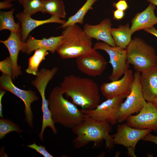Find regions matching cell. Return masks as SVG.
<instances>
[{
    "instance_id": "3",
    "label": "cell",
    "mask_w": 157,
    "mask_h": 157,
    "mask_svg": "<svg viewBox=\"0 0 157 157\" xmlns=\"http://www.w3.org/2000/svg\"><path fill=\"white\" fill-rule=\"evenodd\" d=\"M64 94L60 86L54 88L47 99L49 108L55 124L72 129L84 119L85 115L76 105L65 99Z\"/></svg>"
},
{
    "instance_id": "6",
    "label": "cell",
    "mask_w": 157,
    "mask_h": 157,
    "mask_svg": "<svg viewBox=\"0 0 157 157\" xmlns=\"http://www.w3.org/2000/svg\"><path fill=\"white\" fill-rule=\"evenodd\" d=\"M58 70V68L56 67H54L51 69L42 68L38 72L35 79L31 82L32 85L39 92L42 99L43 117L41 129L39 134V138L41 141L44 140V132L47 127H50L54 134L57 133L49 108L48 100L46 98L45 92L49 83L53 78Z\"/></svg>"
},
{
    "instance_id": "40",
    "label": "cell",
    "mask_w": 157,
    "mask_h": 157,
    "mask_svg": "<svg viewBox=\"0 0 157 157\" xmlns=\"http://www.w3.org/2000/svg\"><path fill=\"white\" fill-rule=\"evenodd\" d=\"M117 0L119 1V0ZM125 0V1H127L128 0Z\"/></svg>"
},
{
    "instance_id": "30",
    "label": "cell",
    "mask_w": 157,
    "mask_h": 157,
    "mask_svg": "<svg viewBox=\"0 0 157 157\" xmlns=\"http://www.w3.org/2000/svg\"><path fill=\"white\" fill-rule=\"evenodd\" d=\"M113 6L116 9L124 11L129 7L128 4L126 1L124 0H120L117 2H113Z\"/></svg>"
},
{
    "instance_id": "29",
    "label": "cell",
    "mask_w": 157,
    "mask_h": 157,
    "mask_svg": "<svg viewBox=\"0 0 157 157\" xmlns=\"http://www.w3.org/2000/svg\"><path fill=\"white\" fill-rule=\"evenodd\" d=\"M27 147L35 150L37 152L42 155L44 157H53L46 150L44 146H42L40 145L38 146L35 142H33L32 144L27 145Z\"/></svg>"
},
{
    "instance_id": "2",
    "label": "cell",
    "mask_w": 157,
    "mask_h": 157,
    "mask_svg": "<svg viewBox=\"0 0 157 157\" xmlns=\"http://www.w3.org/2000/svg\"><path fill=\"white\" fill-rule=\"evenodd\" d=\"M72 130L76 135L72 141L76 148L83 147L91 142L97 147L104 140L107 148L110 149L113 147V137L110 134L112 128L108 122L97 120L85 115L84 119Z\"/></svg>"
},
{
    "instance_id": "13",
    "label": "cell",
    "mask_w": 157,
    "mask_h": 157,
    "mask_svg": "<svg viewBox=\"0 0 157 157\" xmlns=\"http://www.w3.org/2000/svg\"><path fill=\"white\" fill-rule=\"evenodd\" d=\"M134 79L132 70L128 69L121 79L103 83L100 91L106 99L114 98L124 99L130 94Z\"/></svg>"
},
{
    "instance_id": "35",
    "label": "cell",
    "mask_w": 157,
    "mask_h": 157,
    "mask_svg": "<svg viewBox=\"0 0 157 157\" xmlns=\"http://www.w3.org/2000/svg\"><path fill=\"white\" fill-rule=\"evenodd\" d=\"M145 31L151 34H152L157 38V30L154 26L149 29L144 30Z\"/></svg>"
},
{
    "instance_id": "11",
    "label": "cell",
    "mask_w": 157,
    "mask_h": 157,
    "mask_svg": "<svg viewBox=\"0 0 157 157\" xmlns=\"http://www.w3.org/2000/svg\"><path fill=\"white\" fill-rule=\"evenodd\" d=\"M152 131L133 128L126 123L120 124L117 126L116 133L112 135L113 142L124 146L128 149L129 152L134 153L138 142Z\"/></svg>"
},
{
    "instance_id": "19",
    "label": "cell",
    "mask_w": 157,
    "mask_h": 157,
    "mask_svg": "<svg viewBox=\"0 0 157 157\" xmlns=\"http://www.w3.org/2000/svg\"><path fill=\"white\" fill-rule=\"evenodd\" d=\"M155 6L150 3L144 10L135 15L131 21L130 27L133 34L137 31L151 28L157 24V17L154 14Z\"/></svg>"
},
{
    "instance_id": "23",
    "label": "cell",
    "mask_w": 157,
    "mask_h": 157,
    "mask_svg": "<svg viewBox=\"0 0 157 157\" xmlns=\"http://www.w3.org/2000/svg\"><path fill=\"white\" fill-rule=\"evenodd\" d=\"M98 0H87L85 3L74 15L70 16L63 24L57 28H65L67 26L77 24H83L84 19L88 11L93 8L94 3Z\"/></svg>"
},
{
    "instance_id": "36",
    "label": "cell",
    "mask_w": 157,
    "mask_h": 157,
    "mask_svg": "<svg viewBox=\"0 0 157 157\" xmlns=\"http://www.w3.org/2000/svg\"><path fill=\"white\" fill-rule=\"evenodd\" d=\"M151 102L152 104L157 108V98L155 99L150 101H149Z\"/></svg>"
},
{
    "instance_id": "10",
    "label": "cell",
    "mask_w": 157,
    "mask_h": 157,
    "mask_svg": "<svg viewBox=\"0 0 157 157\" xmlns=\"http://www.w3.org/2000/svg\"><path fill=\"white\" fill-rule=\"evenodd\" d=\"M123 101V99L117 98L107 99L93 110H81L88 116L115 125L117 122L120 106Z\"/></svg>"
},
{
    "instance_id": "14",
    "label": "cell",
    "mask_w": 157,
    "mask_h": 157,
    "mask_svg": "<svg viewBox=\"0 0 157 157\" xmlns=\"http://www.w3.org/2000/svg\"><path fill=\"white\" fill-rule=\"evenodd\" d=\"M139 112L136 115L128 117L126 124L133 128L157 132V108L151 102L146 101Z\"/></svg>"
},
{
    "instance_id": "8",
    "label": "cell",
    "mask_w": 157,
    "mask_h": 157,
    "mask_svg": "<svg viewBox=\"0 0 157 157\" xmlns=\"http://www.w3.org/2000/svg\"><path fill=\"white\" fill-rule=\"evenodd\" d=\"M93 48L104 51L108 55L110 59L108 63L113 68L112 73L109 77L111 81L119 79L129 69V64L127 60L125 49L111 46L103 42L96 43Z\"/></svg>"
},
{
    "instance_id": "1",
    "label": "cell",
    "mask_w": 157,
    "mask_h": 157,
    "mask_svg": "<svg viewBox=\"0 0 157 157\" xmlns=\"http://www.w3.org/2000/svg\"><path fill=\"white\" fill-rule=\"evenodd\" d=\"M60 86L64 94L82 109L93 110L99 104L100 89L92 79L71 74L64 77Z\"/></svg>"
},
{
    "instance_id": "16",
    "label": "cell",
    "mask_w": 157,
    "mask_h": 157,
    "mask_svg": "<svg viewBox=\"0 0 157 157\" xmlns=\"http://www.w3.org/2000/svg\"><path fill=\"white\" fill-rule=\"evenodd\" d=\"M7 48L10 54L13 64L12 78L14 79L22 74L21 67L17 63L18 54L22 51L24 42L22 39L21 33L11 32L8 38L5 40H0Z\"/></svg>"
},
{
    "instance_id": "32",
    "label": "cell",
    "mask_w": 157,
    "mask_h": 157,
    "mask_svg": "<svg viewBox=\"0 0 157 157\" xmlns=\"http://www.w3.org/2000/svg\"><path fill=\"white\" fill-rule=\"evenodd\" d=\"M142 140L153 142L157 145V136L154 135L150 133L145 136Z\"/></svg>"
},
{
    "instance_id": "21",
    "label": "cell",
    "mask_w": 157,
    "mask_h": 157,
    "mask_svg": "<svg viewBox=\"0 0 157 157\" xmlns=\"http://www.w3.org/2000/svg\"><path fill=\"white\" fill-rule=\"evenodd\" d=\"M110 32L117 47L125 49L132 40L131 36L133 34L128 23L121 25L117 28L112 27Z\"/></svg>"
},
{
    "instance_id": "17",
    "label": "cell",
    "mask_w": 157,
    "mask_h": 157,
    "mask_svg": "<svg viewBox=\"0 0 157 157\" xmlns=\"http://www.w3.org/2000/svg\"><path fill=\"white\" fill-rule=\"evenodd\" d=\"M16 16L21 23L22 39L24 42L27 40L30 33L40 25L49 23H56L62 25L66 21L56 16H51L50 18L43 20L35 19L23 12L17 13Z\"/></svg>"
},
{
    "instance_id": "26",
    "label": "cell",
    "mask_w": 157,
    "mask_h": 157,
    "mask_svg": "<svg viewBox=\"0 0 157 157\" xmlns=\"http://www.w3.org/2000/svg\"><path fill=\"white\" fill-rule=\"evenodd\" d=\"M13 131L20 133L23 132L17 124L10 119L3 117L0 119V139H3L6 135Z\"/></svg>"
},
{
    "instance_id": "15",
    "label": "cell",
    "mask_w": 157,
    "mask_h": 157,
    "mask_svg": "<svg viewBox=\"0 0 157 157\" xmlns=\"http://www.w3.org/2000/svg\"><path fill=\"white\" fill-rule=\"evenodd\" d=\"M112 26L111 20L106 18L97 25L86 24L84 26L83 30L91 38L101 41L111 46L115 47V42L110 32Z\"/></svg>"
},
{
    "instance_id": "27",
    "label": "cell",
    "mask_w": 157,
    "mask_h": 157,
    "mask_svg": "<svg viewBox=\"0 0 157 157\" xmlns=\"http://www.w3.org/2000/svg\"><path fill=\"white\" fill-rule=\"evenodd\" d=\"M22 6L23 12L31 16L38 12L40 11L42 12L43 10L42 0H29Z\"/></svg>"
},
{
    "instance_id": "9",
    "label": "cell",
    "mask_w": 157,
    "mask_h": 157,
    "mask_svg": "<svg viewBox=\"0 0 157 157\" xmlns=\"http://www.w3.org/2000/svg\"><path fill=\"white\" fill-rule=\"evenodd\" d=\"M0 86L1 89L11 93L23 101L25 105V120L32 128L33 115L31 105L33 102L38 100L35 92L31 90H26L19 88L14 84L11 77L3 74L0 77Z\"/></svg>"
},
{
    "instance_id": "24",
    "label": "cell",
    "mask_w": 157,
    "mask_h": 157,
    "mask_svg": "<svg viewBox=\"0 0 157 157\" xmlns=\"http://www.w3.org/2000/svg\"><path fill=\"white\" fill-rule=\"evenodd\" d=\"M15 9L12 8L7 12L0 13V30H7L11 32L21 33V28L19 23L14 21L13 13Z\"/></svg>"
},
{
    "instance_id": "7",
    "label": "cell",
    "mask_w": 157,
    "mask_h": 157,
    "mask_svg": "<svg viewBox=\"0 0 157 157\" xmlns=\"http://www.w3.org/2000/svg\"><path fill=\"white\" fill-rule=\"evenodd\" d=\"M140 73L136 72L131 92L121 104L117 122H122L132 114L139 112L146 101L143 96L140 84Z\"/></svg>"
},
{
    "instance_id": "12",
    "label": "cell",
    "mask_w": 157,
    "mask_h": 157,
    "mask_svg": "<svg viewBox=\"0 0 157 157\" xmlns=\"http://www.w3.org/2000/svg\"><path fill=\"white\" fill-rule=\"evenodd\" d=\"M76 63L80 71L93 77L101 75L107 65L104 57L93 48L90 52L76 58Z\"/></svg>"
},
{
    "instance_id": "37",
    "label": "cell",
    "mask_w": 157,
    "mask_h": 157,
    "mask_svg": "<svg viewBox=\"0 0 157 157\" xmlns=\"http://www.w3.org/2000/svg\"><path fill=\"white\" fill-rule=\"evenodd\" d=\"M147 1L151 3L155 6H157V0H146Z\"/></svg>"
},
{
    "instance_id": "5",
    "label": "cell",
    "mask_w": 157,
    "mask_h": 157,
    "mask_svg": "<svg viewBox=\"0 0 157 157\" xmlns=\"http://www.w3.org/2000/svg\"><path fill=\"white\" fill-rule=\"evenodd\" d=\"M125 50L127 60L136 72L140 73L157 65V56L154 48L142 39H132Z\"/></svg>"
},
{
    "instance_id": "34",
    "label": "cell",
    "mask_w": 157,
    "mask_h": 157,
    "mask_svg": "<svg viewBox=\"0 0 157 157\" xmlns=\"http://www.w3.org/2000/svg\"><path fill=\"white\" fill-rule=\"evenodd\" d=\"M6 93V91L2 89L0 91V117H3L2 115V98Z\"/></svg>"
},
{
    "instance_id": "31",
    "label": "cell",
    "mask_w": 157,
    "mask_h": 157,
    "mask_svg": "<svg viewBox=\"0 0 157 157\" xmlns=\"http://www.w3.org/2000/svg\"><path fill=\"white\" fill-rule=\"evenodd\" d=\"M113 18L114 19L119 20L122 19L125 15L124 12L116 9L113 11Z\"/></svg>"
},
{
    "instance_id": "18",
    "label": "cell",
    "mask_w": 157,
    "mask_h": 157,
    "mask_svg": "<svg viewBox=\"0 0 157 157\" xmlns=\"http://www.w3.org/2000/svg\"><path fill=\"white\" fill-rule=\"evenodd\" d=\"M62 38L61 35L58 36H51L48 38H43L42 39H37L31 35H29L24 43L22 52L30 54L37 49L44 48L53 53L56 52Z\"/></svg>"
},
{
    "instance_id": "33",
    "label": "cell",
    "mask_w": 157,
    "mask_h": 157,
    "mask_svg": "<svg viewBox=\"0 0 157 157\" xmlns=\"http://www.w3.org/2000/svg\"><path fill=\"white\" fill-rule=\"evenodd\" d=\"M11 0H5L0 2V9H8L13 6Z\"/></svg>"
},
{
    "instance_id": "38",
    "label": "cell",
    "mask_w": 157,
    "mask_h": 157,
    "mask_svg": "<svg viewBox=\"0 0 157 157\" xmlns=\"http://www.w3.org/2000/svg\"><path fill=\"white\" fill-rule=\"evenodd\" d=\"M28 0H17L19 3L22 5Z\"/></svg>"
},
{
    "instance_id": "28",
    "label": "cell",
    "mask_w": 157,
    "mask_h": 157,
    "mask_svg": "<svg viewBox=\"0 0 157 157\" xmlns=\"http://www.w3.org/2000/svg\"><path fill=\"white\" fill-rule=\"evenodd\" d=\"M13 70L12 61L10 56L0 62V70L2 74L12 78Z\"/></svg>"
},
{
    "instance_id": "4",
    "label": "cell",
    "mask_w": 157,
    "mask_h": 157,
    "mask_svg": "<svg viewBox=\"0 0 157 157\" xmlns=\"http://www.w3.org/2000/svg\"><path fill=\"white\" fill-rule=\"evenodd\" d=\"M61 35L56 52L62 59L76 58L93 49L92 39L77 24L66 27Z\"/></svg>"
},
{
    "instance_id": "22",
    "label": "cell",
    "mask_w": 157,
    "mask_h": 157,
    "mask_svg": "<svg viewBox=\"0 0 157 157\" xmlns=\"http://www.w3.org/2000/svg\"><path fill=\"white\" fill-rule=\"evenodd\" d=\"M43 7L42 13H47L51 16L60 18L66 17V12L63 0H42Z\"/></svg>"
},
{
    "instance_id": "20",
    "label": "cell",
    "mask_w": 157,
    "mask_h": 157,
    "mask_svg": "<svg viewBox=\"0 0 157 157\" xmlns=\"http://www.w3.org/2000/svg\"><path fill=\"white\" fill-rule=\"evenodd\" d=\"M140 80L145 100L150 101L157 98V65L141 73Z\"/></svg>"
},
{
    "instance_id": "25",
    "label": "cell",
    "mask_w": 157,
    "mask_h": 157,
    "mask_svg": "<svg viewBox=\"0 0 157 157\" xmlns=\"http://www.w3.org/2000/svg\"><path fill=\"white\" fill-rule=\"evenodd\" d=\"M34 51L33 54L29 58L28 65L26 72L27 74L36 76L40 64L45 60L49 52L44 48L39 49Z\"/></svg>"
},
{
    "instance_id": "39",
    "label": "cell",
    "mask_w": 157,
    "mask_h": 157,
    "mask_svg": "<svg viewBox=\"0 0 157 157\" xmlns=\"http://www.w3.org/2000/svg\"><path fill=\"white\" fill-rule=\"evenodd\" d=\"M12 1H15L17 0H11Z\"/></svg>"
}]
</instances>
